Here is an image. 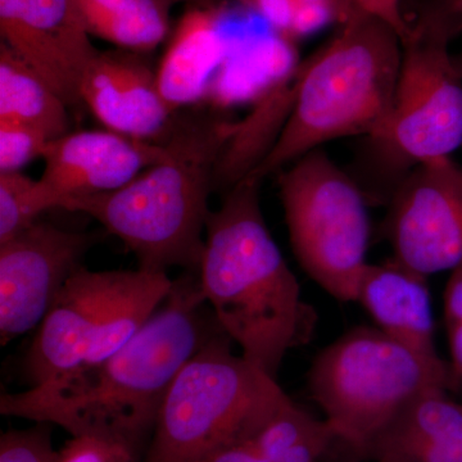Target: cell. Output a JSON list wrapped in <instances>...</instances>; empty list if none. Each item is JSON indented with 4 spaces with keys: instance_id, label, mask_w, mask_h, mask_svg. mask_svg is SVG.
Returning <instances> with one entry per match:
<instances>
[{
    "instance_id": "5b68a950",
    "label": "cell",
    "mask_w": 462,
    "mask_h": 462,
    "mask_svg": "<svg viewBox=\"0 0 462 462\" xmlns=\"http://www.w3.org/2000/svg\"><path fill=\"white\" fill-rule=\"evenodd\" d=\"M407 21L391 114L365 139L367 175L357 182L369 205L387 206L412 169L462 147V74L449 51L462 14L447 0H430Z\"/></svg>"
},
{
    "instance_id": "44dd1931",
    "label": "cell",
    "mask_w": 462,
    "mask_h": 462,
    "mask_svg": "<svg viewBox=\"0 0 462 462\" xmlns=\"http://www.w3.org/2000/svg\"><path fill=\"white\" fill-rule=\"evenodd\" d=\"M51 209L39 180L21 171L0 172V243L7 242Z\"/></svg>"
},
{
    "instance_id": "3957f363",
    "label": "cell",
    "mask_w": 462,
    "mask_h": 462,
    "mask_svg": "<svg viewBox=\"0 0 462 462\" xmlns=\"http://www.w3.org/2000/svg\"><path fill=\"white\" fill-rule=\"evenodd\" d=\"M239 124L205 109L176 114L158 162L120 189L72 197L60 208L96 218L123 240L139 269L199 273L216 171Z\"/></svg>"
},
{
    "instance_id": "d6986e66",
    "label": "cell",
    "mask_w": 462,
    "mask_h": 462,
    "mask_svg": "<svg viewBox=\"0 0 462 462\" xmlns=\"http://www.w3.org/2000/svg\"><path fill=\"white\" fill-rule=\"evenodd\" d=\"M90 36L118 50L147 54L166 41L170 11L165 0H75Z\"/></svg>"
},
{
    "instance_id": "52a82bcc",
    "label": "cell",
    "mask_w": 462,
    "mask_h": 462,
    "mask_svg": "<svg viewBox=\"0 0 462 462\" xmlns=\"http://www.w3.org/2000/svg\"><path fill=\"white\" fill-rule=\"evenodd\" d=\"M307 384L336 442L356 460L416 398L455 389L448 361L422 357L370 327L354 328L319 352Z\"/></svg>"
},
{
    "instance_id": "ac0fdd59",
    "label": "cell",
    "mask_w": 462,
    "mask_h": 462,
    "mask_svg": "<svg viewBox=\"0 0 462 462\" xmlns=\"http://www.w3.org/2000/svg\"><path fill=\"white\" fill-rule=\"evenodd\" d=\"M0 121L35 127L51 141L69 133V106L51 85L0 42Z\"/></svg>"
},
{
    "instance_id": "4fadbf2b",
    "label": "cell",
    "mask_w": 462,
    "mask_h": 462,
    "mask_svg": "<svg viewBox=\"0 0 462 462\" xmlns=\"http://www.w3.org/2000/svg\"><path fill=\"white\" fill-rule=\"evenodd\" d=\"M165 153L163 143L144 142L111 132H69L51 141L39 179L51 209L72 197L107 193L129 184Z\"/></svg>"
},
{
    "instance_id": "83f0119b",
    "label": "cell",
    "mask_w": 462,
    "mask_h": 462,
    "mask_svg": "<svg viewBox=\"0 0 462 462\" xmlns=\"http://www.w3.org/2000/svg\"><path fill=\"white\" fill-rule=\"evenodd\" d=\"M356 9L380 18L393 27L402 38L409 21L403 12V0H349Z\"/></svg>"
},
{
    "instance_id": "f1b7e54d",
    "label": "cell",
    "mask_w": 462,
    "mask_h": 462,
    "mask_svg": "<svg viewBox=\"0 0 462 462\" xmlns=\"http://www.w3.org/2000/svg\"><path fill=\"white\" fill-rule=\"evenodd\" d=\"M194 462H269L252 442L218 447Z\"/></svg>"
},
{
    "instance_id": "cb8c5ba5",
    "label": "cell",
    "mask_w": 462,
    "mask_h": 462,
    "mask_svg": "<svg viewBox=\"0 0 462 462\" xmlns=\"http://www.w3.org/2000/svg\"><path fill=\"white\" fill-rule=\"evenodd\" d=\"M143 456L114 438L83 434L71 437L56 462H142Z\"/></svg>"
},
{
    "instance_id": "4316f807",
    "label": "cell",
    "mask_w": 462,
    "mask_h": 462,
    "mask_svg": "<svg viewBox=\"0 0 462 462\" xmlns=\"http://www.w3.org/2000/svg\"><path fill=\"white\" fill-rule=\"evenodd\" d=\"M239 3L243 8L263 18L273 32L291 41V26L296 14L294 0H239Z\"/></svg>"
},
{
    "instance_id": "7a4b0ae2",
    "label": "cell",
    "mask_w": 462,
    "mask_h": 462,
    "mask_svg": "<svg viewBox=\"0 0 462 462\" xmlns=\"http://www.w3.org/2000/svg\"><path fill=\"white\" fill-rule=\"evenodd\" d=\"M261 182L245 176L209 215L199 279L221 329L276 379L288 352L314 338L319 316L267 227Z\"/></svg>"
},
{
    "instance_id": "e0dca14e",
    "label": "cell",
    "mask_w": 462,
    "mask_h": 462,
    "mask_svg": "<svg viewBox=\"0 0 462 462\" xmlns=\"http://www.w3.org/2000/svg\"><path fill=\"white\" fill-rule=\"evenodd\" d=\"M226 53L221 9L190 8L179 21L157 67L158 87L171 111L178 114L205 100Z\"/></svg>"
},
{
    "instance_id": "30bf717a",
    "label": "cell",
    "mask_w": 462,
    "mask_h": 462,
    "mask_svg": "<svg viewBox=\"0 0 462 462\" xmlns=\"http://www.w3.org/2000/svg\"><path fill=\"white\" fill-rule=\"evenodd\" d=\"M96 233H76L36 221L0 243V343L39 328L85 254Z\"/></svg>"
},
{
    "instance_id": "d4e9b609",
    "label": "cell",
    "mask_w": 462,
    "mask_h": 462,
    "mask_svg": "<svg viewBox=\"0 0 462 462\" xmlns=\"http://www.w3.org/2000/svg\"><path fill=\"white\" fill-rule=\"evenodd\" d=\"M296 14L291 39L294 42L319 32L324 27L339 25L354 12L349 0H294Z\"/></svg>"
},
{
    "instance_id": "6da1fadb",
    "label": "cell",
    "mask_w": 462,
    "mask_h": 462,
    "mask_svg": "<svg viewBox=\"0 0 462 462\" xmlns=\"http://www.w3.org/2000/svg\"><path fill=\"white\" fill-rule=\"evenodd\" d=\"M220 331L199 273L185 272L144 327L96 372L63 388L3 393L0 412L56 424L71 437L114 438L144 456L173 380Z\"/></svg>"
},
{
    "instance_id": "9a60e30c",
    "label": "cell",
    "mask_w": 462,
    "mask_h": 462,
    "mask_svg": "<svg viewBox=\"0 0 462 462\" xmlns=\"http://www.w3.org/2000/svg\"><path fill=\"white\" fill-rule=\"evenodd\" d=\"M356 302L364 307L375 328L430 360H442L434 342V319L428 276L396 258L367 263Z\"/></svg>"
},
{
    "instance_id": "9c48e42d",
    "label": "cell",
    "mask_w": 462,
    "mask_h": 462,
    "mask_svg": "<svg viewBox=\"0 0 462 462\" xmlns=\"http://www.w3.org/2000/svg\"><path fill=\"white\" fill-rule=\"evenodd\" d=\"M382 233L404 266L430 276L462 266V166L452 157L416 166L387 205Z\"/></svg>"
},
{
    "instance_id": "2e32d148",
    "label": "cell",
    "mask_w": 462,
    "mask_h": 462,
    "mask_svg": "<svg viewBox=\"0 0 462 462\" xmlns=\"http://www.w3.org/2000/svg\"><path fill=\"white\" fill-rule=\"evenodd\" d=\"M363 460L462 462V403L443 389L421 394L373 440Z\"/></svg>"
},
{
    "instance_id": "5bb4252c",
    "label": "cell",
    "mask_w": 462,
    "mask_h": 462,
    "mask_svg": "<svg viewBox=\"0 0 462 462\" xmlns=\"http://www.w3.org/2000/svg\"><path fill=\"white\" fill-rule=\"evenodd\" d=\"M80 99L111 132L144 142H162L175 112L167 106L143 54L117 50L99 51L85 69Z\"/></svg>"
},
{
    "instance_id": "603a6c76",
    "label": "cell",
    "mask_w": 462,
    "mask_h": 462,
    "mask_svg": "<svg viewBox=\"0 0 462 462\" xmlns=\"http://www.w3.org/2000/svg\"><path fill=\"white\" fill-rule=\"evenodd\" d=\"M57 456L48 422L8 430L0 437V462H56Z\"/></svg>"
},
{
    "instance_id": "f546056e",
    "label": "cell",
    "mask_w": 462,
    "mask_h": 462,
    "mask_svg": "<svg viewBox=\"0 0 462 462\" xmlns=\"http://www.w3.org/2000/svg\"><path fill=\"white\" fill-rule=\"evenodd\" d=\"M170 7L175 5H187L190 8H207L216 5V0H165Z\"/></svg>"
},
{
    "instance_id": "7c38bea8",
    "label": "cell",
    "mask_w": 462,
    "mask_h": 462,
    "mask_svg": "<svg viewBox=\"0 0 462 462\" xmlns=\"http://www.w3.org/2000/svg\"><path fill=\"white\" fill-rule=\"evenodd\" d=\"M127 270L91 272L81 266L58 294L26 356L32 387H54L83 366Z\"/></svg>"
},
{
    "instance_id": "8fae6325",
    "label": "cell",
    "mask_w": 462,
    "mask_h": 462,
    "mask_svg": "<svg viewBox=\"0 0 462 462\" xmlns=\"http://www.w3.org/2000/svg\"><path fill=\"white\" fill-rule=\"evenodd\" d=\"M0 35L69 107L81 105V80L99 51L75 0H0Z\"/></svg>"
},
{
    "instance_id": "484cf974",
    "label": "cell",
    "mask_w": 462,
    "mask_h": 462,
    "mask_svg": "<svg viewBox=\"0 0 462 462\" xmlns=\"http://www.w3.org/2000/svg\"><path fill=\"white\" fill-rule=\"evenodd\" d=\"M445 324L449 367L455 389L462 382V266L454 270L445 291Z\"/></svg>"
},
{
    "instance_id": "4dcf8cb0",
    "label": "cell",
    "mask_w": 462,
    "mask_h": 462,
    "mask_svg": "<svg viewBox=\"0 0 462 462\" xmlns=\"http://www.w3.org/2000/svg\"><path fill=\"white\" fill-rule=\"evenodd\" d=\"M456 12L462 14V0H447Z\"/></svg>"
},
{
    "instance_id": "7402d4cb",
    "label": "cell",
    "mask_w": 462,
    "mask_h": 462,
    "mask_svg": "<svg viewBox=\"0 0 462 462\" xmlns=\"http://www.w3.org/2000/svg\"><path fill=\"white\" fill-rule=\"evenodd\" d=\"M51 142L35 127L0 121V172L20 171L35 158L44 157Z\"/></svg>"
},
{
    "instance_id": "ffe728a7",
    "label": "cell",
    "mask_w": 462,
    "mask_h": 462,
    "mask_svg": "<svg viewBox=\"0 0 462 462\" xmlns=\"http://www.w3.org/2000/svg\"><path fill=\"white\" fill-rule=\"evenodd\" d=\"M269 462H321L333 443L327 420H319L289 400L252 440Z\"/></svg>"
},
{
    "instance_id": "1f68e13d",
    "label": "cell",
    "mask_w": 462,
    "mask_h": 462,
    "mask_svg": "<svg viewBox=\"0 0 462 462\" xmlns=\"http://www.w3.org/2000/svg\"><path fill=\"white\" fill-rule=\"evenodd\" d=\"M456 63H457L458 69L462 74V51L460 54H456L455 56Z\"/></svg>"
},
{
    "instance_id": "277c9868",
    "label": "cell",
    "mask_w": 462,
    "mask_h": 462,
    "mask_svg": "<svg viewBox=\"0 0 462 462\" xmlns=\"http://www.w3.org/2000/svg\"><path fill=\"white\" fill-rule=\"evenodd\" d=\"M337 26L294 69L287 118L248 178L263 181L337 139L372 138L387 121L400 74L401 36L356 8Z\"/></svg>"
},
{
    "instance_id": "ba28073f",
    "label": "cell",
    "mask_w": 462,
    "mask_h": 462,
    "mask_svg": "<svg viewBox=\"0 0 462 462\" xmlns=\"http://www.w3.org/2000/svg\"><path fill=\"white\" fill-rule=\"evenodd\" d=\"M278 184L300 269L334 300L356 302L372 234L364 190L321 148L285 167Z\"/></svg>"
},
{
    "instance_id": "8992f818",
    "label": "cell",
    "mask_w": 462,
    "mask_h": 462,
    "mask_svg": "<svg viewBox=\"0 0 462 462\" xmlns=\"http://www.w3.org/2000/svg\"><path fill=\"white\" fill-rule=\"evenodd\" d=\"M234 345L220 331L185 364L142 462H194L218 447L252 442L291 400L275 378L236 355Z\"/></svg>"
}]
</instances>
